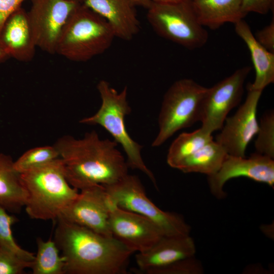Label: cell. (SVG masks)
<instances>
[{
	"label": "cell",
	"instance_id": "cell-1",
	"mask_svg": "<svg viewBox=\"0 0 274 274\" xmlns=\"http://www.w3.org/2000/svg\"><path fill=\"white\" fill-rule=\"evenodd\" d=\"M114 140L100 139L94 130L77 139L59 138L53 145L63 163L69 184L78 190L114 184L128 174V166Z\"/></svg>",
	"mask_w": 274,
	"mask_h": 274
},
{
	"label": "cell",
	"instance_id": "cell-2",
	"mask_svg": "<svg viewBox=\"0 0 274 274\" xmlns=\"http://www.w3.org/2000/svg\"><path fill=\"white\" fill-rule=\"evenodd\" d=\"M54 241L64 258V274H126L133 253L107 236L58 217Z\"/></svg>",
	"mask_w": 274,
	"mask_h": 274
},
{
	"label": "cell",
	"instance_id": "cell-3",
	"mask_svg": "<svg viewBox=\"0 0 274 274\" xmlns=\"http://www.w3.org/2000/svg\"><path fill=\"white\" fill-rule=\"evenodd\" d=\"M20 180L26 193L25 211L33 219L56 220L79 193L67 181L60 158L20 174Z\"/></svg>",
	"mask_w": 274,
	"mask_h": 274
},
{
	"label": "cell",
	"instance_id": "cell-4",
	"mask_svg": "<svg viewBox=\"0 0 274 274\" xmlns=\"http://www.w3.org/2000/svg\"><path fill=\"white\" fill-rule=\"evenodd\" d=\"M115 38L107 21L81 3L62 29L55 53L71 61L85 62L105 52Z\"/></svg>",
	"mask_w": 274,
	"mask_h": 274
},
{
	"label": "cell",
	"instance_id": "cell-5",
	"mask_svg": "<svg viewBox=\"0 0 274 274\" xmlns=\"http://www.w3.org/2000/svg\"><path fill=\"white\" fill-rule=\"evenodd\" d=\"M97 89L101 100L100 108L93 115L82 119L80 123L104 128L122 146L128 167L143 172L157 187L154 174L143 159L142 145L133 140L126 130L125 118L131 111L127 101V87L118 92L108 81L102 80L97 84Z\"/></svg>",
	"mask_w": 274,
	"mask_h": 274
},
{
	"label": "cell",
	"instance_id": "cell-6",
	"mask_svg": "<svg viewBox=\"0 0 274 274\" xmlns=\"http://www.w3.org/2000/svg\"><path fill=\"white\" fill-rule=\"evenodd\" d=\"M207 89L188 78L171 85L163 96L158 118L159 130L152 147L160 146L177 131L200 121Z\"/></svg>",
	"mask_w": 274,
	"mask_h": 274
},
{
	"label": "cell",
	"instance_id": "cell-7",
	"mask_svg": "<svg viewBox=\"0 0 274 274\" xmlns=\"http://www.w3.org/2000/svg\"><path fill=\"white\" fill-rule=\"evenodd\" d=\"M147 10L148 22L160 37L189 50L207 44L208 32L198 21L192 0L152 2Z\"/></svg>",
	"mask_w": 274,
	"mask_h": 274
},
{
	"label": "cell",
	"instance_id": "cell-8",
	"mask_svg": "<svg viewBox=\"0 0 274 274\" xmlns=\"http://www.w3.org/2000/svg\"><path fill=\"white\" fill-rule=\"evenodd\" d=\"M111 203L153 222L163 235H190V226L178 214L160 210L147 196L139 178L128 174L118 182L104 186Z\"/></svg>",
	"mask_w": 274,
	"mask_h": 274
},
{
	"label": "cell",
	"instance_id": "cell-9",
	"mask_svg": "<svg viewBox=\"0 0 274 274\" xmlns=\"http://www.w3.org/2000/svg\"><path fill=\"white\" fill-rule=\"evenodd\" d=\"M31 2V6L27 14L37 47L49 54H55L62 29L81 3L71 0Z\"/></svg>",
	"mask_w": 274,
	"mask_h": 274
},
{
	"label": "cell",
	"instance_id": "cell-10",
	"mask_svg": "<svg viewBox=\"0 0 274 274\" xmlns=\"http://www.w3.org/2000/svg\"><path fill=\"white\" fill-rule=\"evenodd\" d=\"M251 70L249 66L239 68L207 88L202 103V127L211 133L222 128L228 113L242 100L244 83Z\"/></svg>",
	"mask_w": 274,
	"mask_h": 274
},
{
	"label": "cell",
	"instance_id": "cell-11",
	"mask_svg": "<svg viewBox=\"0 0 274 274\" xmlns=\"http://www.w3.org/2000/svg\"><path fill=\"white\" fill-rule=\"evenodd\" d=\"M244 102L232 116L227 117L216 137L228 155L245 157L246 148L258 131L257 110L262 91L248 89Z\"/></svg>",
	"mask_w": 274,
	"mask_h": 274
},
{
	"label": "cell",
	"instance_id": "cell-12",
	"mask_svg": "<svg viewBox=\"0 0 274 274\" xmlns=\"http://www.w3.org/2000/svg\"><path fill=\"white\" fill-rule=\"evenodd\" d=\"M112 205L105 187L95 185L81 190L59 217L100 234L112 236L109 226Z\"/></svg>",
	"mask_w": 274,
	"mask_h": 274
},
{
	"label": "cell",
	"instance_id": "cell-13",
	"mask_svg": "<svg viewBox=\"0 0 274 274\" xmlns=\"http://www.w3.org/2000/svg\"><path fill=\"white\" fill-rule=\"evenodd\" d=\"M109 226L112 236L132 253L147 250L163 235L150 219L114 205L110 213Z\"/></svg>",
	"mask_w": 274,
	"mask_h": 274
},
{
	"label": "cell",
	"instance_id": "cell-14",
	"mask_svg": "<svg viewBox=\"0 0 274 274\" xmlns=\"http://www.w3.org/2000/svg\"><path fill=\"white\" fill-rule=\"evenodd\" d=\"M241 177L273 188V159L257 152L248 158L228 154L218 172L208 176L210 190L217 198H223L225 195L223 187L226 182Z\"/></svg>",
	"mask_w": 274,
	"mask_h": 274
},
{
	"label": "cell",
	"instance_id": "cell-15",
	"mask_svg": "<svg viewBox=\"0 0 274 274\" xmlns=\"http://www.w3.org/2000/svg\"><path fill=\"white\" fill-rule=\"evenodd\" d=\"M196 246L190 235H163L151 248L138 253L135 261L136 273L148 274L150 271L178 260L195 256Z\"/></svg>",
	"mask_w": 274,
	"mask_h": 274
},
{
	"label": "cell",
	"instance_id": "cell-16",
	"mask_svg": "<svg viewBox=\"0 0 274 274\" xmlns=\"http://www.w3.org/2000/svg\"><path fill=\"white\" fill-rule=\"evenodd\" d=\"M0 42L10 57L23 62L30 61L34 57L37 46L27 12L21 7L5 22L0 32Z\"/></svg>",
	"mask_w": 274,
	"mask_h": 274
},
{
	"label": "cell",
	"instance_id": "cell-17",
	"mask_svg": "<svg viewBox=\"0 0 274 274\" xmlns=\"http://www.w3.org/2000/svg\"><path fill=\"white\" fill-rule=\"evenodd\" d=\"M83 4L107 21L116 37L129 41L139 31L140 22L131 0H85Z\"/></svg>",
	"mask_w": 274,
	"mask_h": 274
},
{
	"label": "cell",
	"instance_id": "cell-18",
	"mask_svg": "<svg viewBox=\"0 0 274 274\" xmlns=\"http://www.w3.org/2000/svg\"><path fill=\"white\" fill-rule=\"evenodd\" d=\"M236 35L243 41L248 49L255 72L252 83L247 88L262 91L274 82V53H272L256 40L246 21L242 19L234 24Z\"/></svg>",
	"mask_w": 274,
	"mask_h": 274
},
{
	"label": "cell",
	"instance_id": "cell-19",
	"mask_svg": "<svg viewBox=\"0 0 274 274\" xmlns=\"http://www.w3.org/2000/svg\"><path fill=\"white\" fill-rule=\"evenodd\" d=\"M242 0H192L197 19L204 27L216 29L226 23L233 24L246 15Z\"/></svg>",
	"mask_w": 274,
	"mask_h": 274
},
{
	"label": "cell",
	"instance_id": "cell-20",
	"mask_svg": "<svg viewBox=\"0 0 274 274\" xmlns=\"http://www.w3.org/2000/svg\"><path fill=\"white\" fill-rule=\"evenodd\" d=\"M26 198L20 174L15 169L12 157L0 153V206L10 213H19Z\"/></svg>",
	"mask_w": 274,
	"mask_h": 274
},
{
	"label": "cell",
	"instance_id": "cell-21",
	"mask_svg": "<svg viewBox=\"0 0 274 274\" xmlns=\"http://www.w3.org/2000/svg\"><path fill=\"white\" fill-rule=\"evenodd\" d=\"M227 155L224 148L213 140L181 161L175 168L184 173L211 176L220 169Z\"/></svg>",
	"mask_w": 274,
	"mask_h": 274
},
{
	"label": "cell",
	"instance_id": "cell-22",
	"mask_svg": "<svg viewBox=\"0 0 274 274\" xmlns=\"http://www.w3.org/2000/svg\"><path fill=\"white\" fill-rule=\"evenodd\" d=\"M212 134L201 126L192 132L180 134L168 149L166 156L167 164L175 168L181 161L213 140Z\"/></svg>",
	"mask_w": 274,
	"mask_h": 274
},
{
	"label": "cell",
	"instance_id": "cell-23",
	"mask_svg": "<svg viewBox=\"0 0 274 274\" xmlns=\"http://www.w3.org/2000/svg\"><path fill=\"white\" fill-rule=\"evenodd\" d=\"M37 253L31 266L33 274H64V258L51 239L37 238Z\"/></svg>",
	"mask_w": 274,
	"mask_h": 274
},
{
	"label": "cell",
	"instance_id": "cell-24",
	"mask_svg": "<svg viewBox=\"0 0 274 274\" xmlns=\"http://www.w3.org/2000/svg\"><path fill=\"white\" fill-rule=\"evenodd\" d=\"M58 158L59 153L53 145L37 147L24 152L14 161V166L20 174L42 166Z\"/></svg>",
	"mask_w": 274,
	"mask_h": 274
},
{
	"label": "cell",
	"instance_id": "cell-25",
	"mask_svg": "<svg viewBox=\"0 0 274 274\" xmlns=\"http://www.w3.org/2000/svg\"><path fill=\"white\" fill-rule=\"evenodd\" d=\"M17 219L15 216L9 215L0 206V247L15 254L24 260L33 261L35 254L20 247L13 236L11 226L17 221Z\"/></svg>",
	"mask_w": 274,
	"mask_h": 274
},
{
	"label": "cell",
	"instance_id": "cell-26",
	"mask_svg": "<svg viewBox=\"0 0 274 274\" xmlns=\"http://www.w3.org/2000/svg\"><path fill=\"white\" fill-rule=\"evenodd\" d=\"M255 142L256 152L274 158V113L271 110L262 116Z\"/></svg>",
	"mask_w": 274,
	"mask_h": 274
},
{
	"label": "cell",
	"instance_id": "cell-27",
	"mask_svg": "<svg viewBox=\"0 0 274 274\" xmlns=\"http://www.w3.org/2000/svg\"><path fill=\"white\" fill-rule=\"evenodd\" d=\"M203 268L195 256L152 270L148 274H200Z\"/></svg>",
	"mask_w": 274,
	"mask_h": 274
},
{
	"label": "cell",
	"instance_id": "cell-28",
	"mask_svg": "<svg viewBox=\"0 0 274 274\" xmlns=\"http://www.w3.org/2000/svg\"><path fill=\"white\" fill-rule=\"evenodd\" d=\"M32 265V261L24 260L0 247V274H22Z\"/></svg>",
	"mask_w": 274,
	"mask_h": 274
},
{
	"label": "cell",
	"instance_id": "cell-29",
	"mask_svg": "<svg viewBox=\"0 0 274 274\" xmlns=\"http://www.w3.org/2000/svg\"><path fill=\"white\" fill-rule=\"evenodd\" d=\"M241 4L242 11L246 15L250 12L266 14L274 8V0H242Z\"/></svg>",
	"mask_w": 274,
	"mask_h": 274
},
{
	"label": "cell",
	"instance_id": "cell-30",
	"mask_svg": "<svg viewBox=\"0 0 274 274\" xmlns=\"http://www.w3.org/2000/svg\"><path fill=\"white\" fill-rule=\"evenodd\" d=\"M254 36L257 42L268 51L274 53V18L269 24L258 30Z\"/></svg>",
	"mask_w": 274,
	"mask_h": 274
},
{
	"label": "cell",
	"instance_id": "cell-31",
	"mask_svg": "<svg viewBox=\"0 0 274 274\" xmlns=\"http://www.w3.org/2000/svg\"><path fill=\"white\" fill-rule=\"evenodd\" d=\"M25 1L0 0V32L7 19Z\"/></svg>",
	"mask_w": 274,
	"mask_h": 274
},
{
	"label": "cell",
	"instance_id": "cell-32",
	"mask_svg": "<svg viewBox=\"0 0 274 274\" xmlns=\"http://www.w3.org/2000/svg\"><path fill=\"white\" fill-rule=\"evenodd\" d=\"M10 57L7 51L0 42V63L5 61Z\"/></svg>",
	"mask_w": 274,
	"mask_h": 274
},
{
	"label": "cell",
	"instance_id": "cell-33",
	"mask_svg": "<svg viewBox=\"0 0 274 274\" xmlns=\"http://www.w3.org/2000/svg\"><path fill=\"white\" fill-rule=\"evenodd\" d=\"M135 6H139L148 9L151 5V0H131Z\"/></svg>",
	"mask_w": 274,
	"mask_h": 274
},
{
	"label": "cell",
	"instance_id": "cell-34",
	"mask_svg": "<svg viewBox=\"0 0 274 274\" xmlns=\"http://www.w3.org/2000/svg\"><path fill=\"white\" fill-rule=\"evenodd\" d=\"M152 2L156 3H164V2H177L180 0H151Z\"/></svg>",
	"mask_w": 274,
	"mask_h": 274
},
{
	"label": "cell",
	"instance_id": "cell-35",
	"mask_svg": "<svg viewBox=\"0 0 274 274\" xmlns=\"http://www.w3.org/2000/svg\"><path fill=\"white\" fill-rule=\"evenodd\" d=\"M71 1H76L79 2L81 3H83L85 0H71Z\"/></svg>",
	"mask_w": 274,
	"mask_h": 274
}]
</instances>
